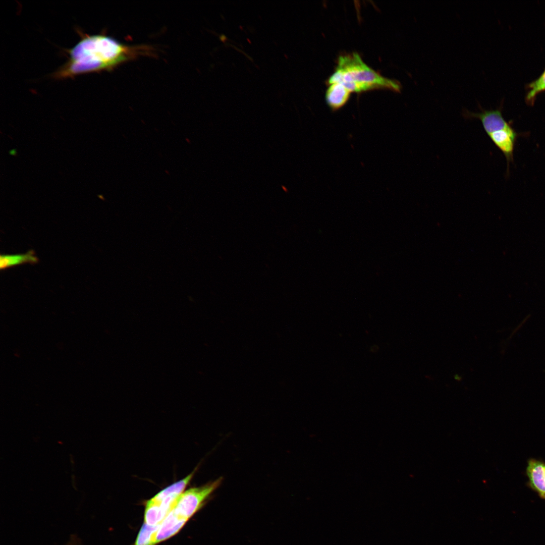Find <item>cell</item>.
Returning a JSON list of instances; mask_svg holds the SVG:
<instances>
[{"mask_svg":"<svg viewBox=\"0 0 545 545\" xmlns=\"http://www.w3.org/2000/svg\"><path fill=\"white\" fill-rule=\"evenodd\" d=\"M195 471L182 479L177 481L157 493L152 499L158 502L167 501L176 503L185 489L191 481Z\"/></svg>","mask_w":545,"mask_h":545,"instance_id":"ba28073f","label":"cell"},{"mask_svg":"<svg viewBox=\"0 0 545 545\" xmlns=\"http://www.w3.org/2000/svg\"><path fill=\"white\" fill-rule=\"evenodd\" d=\"M149 46H128L102 35L84 37L69 50L68 61L55 74L65 78L112 69L126 61L150 53Z\"/></svg>","mask_w":545,"mask_h":545,"instance_id":"6da1fadb","label":"cell"},{"mask_svg":"<svg viewBox=\"0 0 545 545\" xmlns=\"http://www.w3.org/2000/svg\"><path fill=\"white\" fill-rule=\"evenodd\" d=\"M221 477L203 485L190 488L179 497L173 509L176 512L189 519L201 508L205 501L220 485Z\"/></svg>","mask_w":545,"mask_h":545,"instance_id":"3957f363","label":"cell"},{"mask_svg":"<svg viewBox=\"0 0 545 545\" xmlns=\"http://www.w3.org/2000/svg\"><path fill=\"white\" fill-rule=\"evenodd\" d=\"M351 92L341 83L330 84L325 94L328 105L333 111L342 108L347 102Z\"/></svg>","mask_w":545,"mask_h":545,"instance_id":"9c48e42d","label":"cell"},{"mask_svg":"<svg viewBox=\"0 0 545 545\" xmlns=\"http://www.w3.org/2000/svg\"><path fill=\"white\" fill-rule=\"evenodd\" d=\"M38 260V258L35 255L32 250L22 254H1L0 268L1 269H4L24 263H35Z\"/></svg>","mask_w":545,"mask_h":545,"instance_id":"8fae6325","label":"cell"},{"mask_svg":"<svg viewBox=\"0 0 545 545\" xmlns=\"http://www.w3.org/2000/svg\"><path fill=\"white\" fill-rule=\"evenodd\" d=\"M9 154L13 156H15L17 154L16 149H12L9 151Z\"/></svg>","mask_w":545,"mask_h":545,"instance_id":"5bb4252c","label":"cell"},{"mask_svg":"<svg viewBox=\"0 0 545 545\" xmlns=\"http://www.w3.org/2000/svg\"><path fill=\"white\" fill-rule=\"evenodd\" d=\"M454 378H455V379H456L457 380H460L461 379V377L459 375L456 374L454 376Z\"/></svg>","mask_w":545,"mask_h":545,"instance_id":"9a60e30c","label":"cell"},{"mask_svg":"<svg viewBox=\"0 0 545 545\" xmlns=\"http://www.w3.org/2000/svg\"><path fill=\"white\" fill-rule=\"evenodd\" d=\"M335 83L342 84L351 92L373 89L400 92L401 89L399 81L381 76L364 63L356 52L339 57L336 69L328 80L329 84Z\"/></svg>","mask_w":545,"mask_h":545,"instance_id":"7a4b0ae2","label":"cell"},{"mask_svg":"<svg viewBox=\"0 0 545 545\" xmlns=\"http://www.w3.org/2000/svg\"><path fill=\"white\" fill-rule=\"evenodd\" d=\"M188 520L173 509L159 524L155 535V544L175 535Z\"/></svg>","mask_w":545,"mask_h":545,"instance_id":"52a82bcc","label":"cell"},{"mask_svg":"<svg viewBox=\"0 0 545 545\" xmlns=\"http://www.w3.org/2000/svg\"><path fill=\"white\" fill-rule=\"evenodd\" d=\"M494 143L505 155L508 165L513 161V152L517 133L512 126L487 134Z\"/></svg>","mask_w":545,"mask_h":545,"instance_id":"5b68a950","label":"cell"},{"mask_svg":"<svg viewBox=\"0 0 545 545\" xmlns=\"http://www.w3.org/2000/svg\"><path fill=\"white\" fill-rule=\"evenodd\" d=\"M171 511L151 498L146 502L145 523L151 526L159 525Z\"/></svg>","mask_w":545,"mask_h":545,"instance_id":"30bf717a","label":"cell"},{"mask_svg":"<svg viewBox=\"0 0 545 545\" xmlns=\"http://www.w3.org/2000/svg\"><path fill=\"white\" fill-rule=\"evenodd\" d=\"M479 107L480 112L474 113L464 109L462 114L465 118L480 120L487 134L511 126L503 117L501 108L485 110L481 108L480 105Z\"/></svg>","mask_w":545,"mask_h":545,"instance_id":"277c9868","label":"cell"},{"mask_svg":"<svg viewBox=\"0 0 545 545\" xmlns=\"http://www.w3.org/2000/svg\"><path fill=\"white\" fill-rule=\"evenodd\" d=\"M526 474L529 487L545 500V463L533 458L527 462Z\"/></svg>","mask_w":545,"mask_h":545,"instance_id":"8992f818","label":"cell"},{"mask_svg":"<svg viewBox=\"0 0 545 545\" xmlns=\"http://www.w3.org/2000/svg\"><path fill=\"white\" fill-rule=\"evenodd\" d=\"M527 89L525 100L528 104L532 105L536 95L545 91V69L536 79L527 85Z\"/></svg>","mask_w":545,"mask_h":545,"instance_id":"7c38bea8","label":"cell"},{"mask_svg":"<svg viewBox=\"0 0 545 545\" xmlns=\"http://www.w3.org/2000/svg\"><path fill=\"white\" fill-rule=\"evenodd\" d=\"M159 525L151 526L145 523L143 524L137 536L134 545H155L154 538Z\"/></svg>","mask_w":545,"mask_h":545,"instance_id":"4fadbf2b","label":"cell"}]
</instances>
